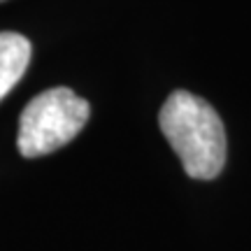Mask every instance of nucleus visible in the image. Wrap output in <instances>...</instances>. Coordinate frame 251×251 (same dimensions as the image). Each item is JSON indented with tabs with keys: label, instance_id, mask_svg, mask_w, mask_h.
<instances>
[{
	"label": "nucleus",
	"instance_id": "obj_1",
	"mask_svg": "<svg viewBox=\"0 0 251 251\" xmlns=\"http://www.w3.org/2000/svg\"><path fill=\"white\" fill-rule=\"evenodd\" d=\"M158 124L188 177H219L226 163V130L212 105L188 91H175L161 107Z\"/></svg>",
	"mask_w": 251,
	"mask_h": 251
},
{
	"label": "nucleus",
	"instance_id": "obj_2",
	"mask_svg": "<svg viewBox=\"0 0 251 251\" xmlns=\"http://www.w3.org/2000/svg\"><path fill=\"white\" fill-rule=\"evenodd\" d=\"M89 112V102L68 86L40 93L21 112L19 153L24 158H37L65 147L86 126Z\"/></svg>",
	"mask_w": 251,
	"mask_h": 251
},
{
	"label": "nucleus",
	"instance_id": "obj_3",
	"mask_svg": "<svg viewBox=\"0 0 251 251\" xmlns=\"http://www.w3.org/2000/svg\"><path fill=\"white\" fill-rule=\"evenodd\" d=\"M30 63V42L19 33H0V100L14 89Z\"/></svg>",
	"mask_w": 251,
	"mask_h": 251
},
{
	"label": "nucleus",
	"instance_id": "obj_4",
	"mask_svg": "<svg viewBox=\"0 0 251 251\" xmlns=\"http://www.w3.org/2000/svg\"><path fill=\"white\" fill-rule=\"evenodd\" d=\"M0 2H2V0H0Z\"/></svg>",
	"mask_w": 251,
	"mask_h": 251
}]
</instances>
